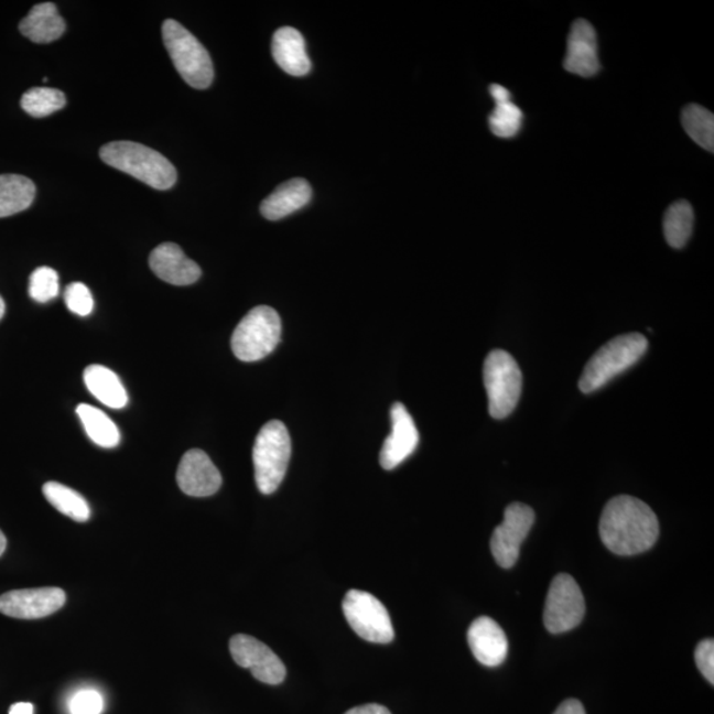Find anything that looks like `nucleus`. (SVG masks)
<instances>
[{"label":"nucleus","mask_w":714,"mask_h":714,"mask_svg":"<svg viewBox=\"0 0 714 714\" xmlns=\"http://www.w3.org/2000/svg\"><path fill=\"white\" fill-rule=\"evenodd\" d=\"M6 548H7V539L4 533L0 531V555H2L6 552Z\"/></svg>","instance_id":"obj_37"},{"label":"nucleus","mask_w":714,"mask_h":714,"mask_svg":"<svg viewBox=\"0 0 714 714\" xmlns=\"http://www.w3.org/2000/svg\"><path fill=\"white\" fill-rule=\"evenodd\" d=\"M45 499L53 507L72 520L85 522L90 519V507L82 494L57 482H48L43 486Z\"/></svg>","instance_id":"obj_24"},{"label":"nucleus","mask_w":714,"mask_h":714,"mask_svg":"<svg viewBox=\"0 0 714 714\" xmlns=\"http://www.w3.org/2000/svg\"><path fill=\"white\" fill-rule=\"evenodd\" d=\"M10 714H33V705L31 703H17L11 705Z\"/></svg>","instance_id":"obj_36"},{"label":"nucleus","mask_w":714,"mask_h":714,"mask_svg":"<svg viewBox=\"0 0 714 714\" xmlns=\"http://www.w3.org/2000/svg\"><path fill=\"white\" fill-rule=\"evenodd\" d=\"M493 115L488 118L489 129L499 138L518 136L522 125V111L511 99L495 102Z\"/></svg>","instance_id":"obj_28"},{"label":"nucleus","mask_w":714,"mask_h":714,"mask_svg":"<svg viewBox=\"0 0 714 714\" xmlns=\"http://www.w3.org/2000/svg\"><path fill=\"white\" fill-rule=\"evenodd\" d=\"M176 480L185 495L207 498L215 495L223 485L220 472L203 450L192 448L178 463Z\"/></svg>","instance_id":"obj_13"},{"label":"nucleus","mask_w":714,"mask_h":714,"mask_svg":"<svg viewBox=\"0 0 714 714\" xmlns=\"http://www.w3.org/2000/svg\"><path fill=\"white\" fill-rule=\"evenodd\" d=\"M489 93H491L495 102L508 101V99H511V93H509V90L506 89L505 86H501L499 84L489 86Z\"/></svg>","instance_id":"obj_35"},{"label":"nucleus","mask_w":714,"mask_h":714,"mask_svg":"<svg viewBox=\"0 0 714 714\" xmlns=\"http://www.w3.org/2000/svg\"><path fill=\"white\" fill-rule=\"evenodd\" d=\"M343 613L350 628L370 643L387 645L394 638L387 607L375 595L349 591L343 599Z\"/></svg>","instance_id":"obj_8"},{"label":"nucleus","mask_w":714,"mask_h":714,"mask_svg":"<svg viewBox=\"0 0 714 714\" xmlns=\"http://www.w3.org/2000/svg\"><path fill=\"white\" fill-rule=\"evenodd\" d=\"M64 300L66 307L79 316H88L95 307L90 290L82 282L71 283L65 289Z\"/></svg>","instance_id":"obj_30"},{"label":"nucleus","mask_w":714,"mask_h":714,"mask_svg":"<svg viewBox=\"0 0 714 714\" xmlns=\"http://www.w3.org/2000/svg\"><path fill=\"white\" fill-rule=\"evenodd\" d=\"M84 381L89 392L104 405L111 409H122L128 405V392H126L123 383L111 369L99 366V364H93V366L85 368Z\"/></svg>","instance_id":"obj_21"},{"label":"nucleus","mask_w":714,"mask_h":714,"mask_svg":"<svg viewBox=\"0 0 714 714\" xmlns=\"http://www.w3.org/2000/svg\"><path fill=\"white\" fill-rule=\"evenodd\" d=\"M99 158L112 169L125 172L155 190H170L177 172L167 158L137 142L116 141L99 150Z\"/></svg>","instance_id":"obj_2"},{"label":"nucleus","mask_w":714,"mask_h":714,"mask_svg":"<svg viewBox=\"0 0 714 714\" xmlns=\"http://www.w3.org/2000/svg\"><path fill=\"white\" fill-rule=\"evenodd\" d=\"M534 511L522 502H512L506 508L505 520L495 528L491 552L496 564L511 569L519 560L520 547L533 527Z\"/></svg>","instance_id":"obj_10"},{"label":"nucleus","mask_w":714,"mask_h":714,"mask_svg":"<svg viewBox=\"0 0 714 714\" xmlns=\"http://www.w3.org/2000/svg\"><path fill=\"white\" fill-rule=\"evenodd\" d=\"M22 109L35 118H44L62 110L66 105V97L62 90L53 88H32L22 97Z\"/></svg>","instance_id":"obj_27"},{"label":"nucleus","mask_w":714,"mask_h":714,"mask_svg":"<svg viewBox=\"0 0 714 714\" xmlns=\"http://www.w3.org/2000/svg\"><path fill=\"white\" fill-rule=\"evenodd\" d=\"M76 412L82 420L86 434L96 443V445L104 448H112L121 442V434L115 422L106 415L101 409L82 403L76 409Z\"/></svg>","instance_id":"obj_23"},{"label":"nucleus","mask_w":714,"mask_h":714,"mask_svg":"<svg viewBox=\"0 0 714 714\" xmlns=\"http://www.w3.org/2000/svg\"><path fill=\"white\" fill-rule=\"evenodd\" d=\"M467 640L474 658L483 666L498 667L507 658L506 632L491 618L475 619L468 628Z\"/></svg>","instance_id":"obj_17"},{"label":"nucleus","mask_w":714,"mask_h":714,"mask_svg":"<svg viewBox=\"0 0 714 714\" xmlns=\"http://www.w3.org/2000/svg\"><path fill=\"white\" fill-rule=\"evenodd\" d=\"M271 53H273L278 66L290 76H306L311 71L306 43H304L302 33L293 26H282L274 33Z\"/></svg>","instance_id":"obj_18"},{"label":"nucleus","mask_w":714,"mask_h":714,"mask_svg":"<svg viewBox=\"0 0 714 714\" xmlns=\"http://www.w3.org/2000/svg\"><path fill=\"white\" fill-rule=\"evenodd\" d=\"M694 659L701 673L705 679L714 684V641L713 639H705L696 647Z\"/></svg>","instance_id":"obj_32"},{"label":"nucleus","mask_w":714,"mask_h":714,"mask_svg":"<svg viewBox=\"0 0 714 714\" xmlns=\"http://www.w3.org/2000/svg\"><path fill=\"white\" fill-rule=\"evenodd\" d=\"M681 123L694 142L706 151H714V116L703 106L691 104L681 112Z\"/></svg>","instance_id":"obj_26"},{"label":"nucleus","mask_w":714,"mask_h":714,"mask_svg":"<svg viewBox=\"0 0 714 714\" xmlns=\"http://www.w3.org/2000/svg\"><path fill=\"white\" fill-rule=\"evenodd\" d=\"M229 650L236 663L250 670L261 683L277 685L286 678L282 660L267 645L249 635H235L229 641Z\"/></svg>","instance_id":"obj_11"},{"label":"nucleus","mask_w":714,"mask_h":714,"mask_svg":"<svg viewBox=\"0 0 714 714\" xmlns=\"http://www.w3.org/2000/svg\"><path fill=\"white\" fill-rule=\"evenodd\" d=\"M163 43L178 75L195 89H207L215 71L209 53L192 33L174 19L162 26Z\"/></svg>","instance_id":"obj_4"},{"label":"nucleus","mask_w":714,"mask_h":714,"mask_svg":"<svg viewBox=\"0 0 714 714\" xmlns=\"http://www.w3.org/2000/svg\"><path fill=\"white\" fill-rule=\"evenodd\" d=\"M313 190L304 178L296 177L283 183L261 203V214L268 220L277 221L307 205Z\"/></svg>","instance_id":"obj_19"},{"label":"nucleus","mask_w":714,"mask_h":714,"mask_svg":"<svg viewBox=\"0 0 714 714\" xmlns=\"http://www.w3.org/2000/svg\"><path fill=\"white\" fill-rule=\"evenodd\" d=\"M281 317L274 309L258 306L238 323L230 346L238 360L253 363L264 359L281 342Z\"/></svg>","instance_id":"obj_6"},{"label":"nucleus","mask_w":714,"mask_h":714,"mask_svg":"<svg viewBox=\"0 0 714 714\" xmlns=\"http://www.w3.org/2000/svg\"><path fill=\"white\" fill-rule=\"evenodd\" d=\"M4 314H6V302L2 295H0V321L3 320Z\"/></svg>","instance_id":"obj_38"},{"label":"nucleus","mask_w":714,"mask_h":714,"mask_svg":"<svg viewBox=\"0 0 714 714\" xmlns=\"http://www.w3.org/2000/svg\"><path fill=\"white\" fill-rule=\"evenodd\" d=\"M36 185L23 175H0V218L19 214L31 207Z\"/></svg>","instance_id":"obj_22"},{"label":"nucleus","mask_w":714,"mask_h":714,"mask_svg":"<svg viewBox=\"0 0 714 714\" xmlns=\"http://www.w3.org/2000/svg\"><path fill=\"white\" fill-rule=\"evenodd\" d=\"M564 68L573 75L593 77L601 71L597 33L587 20L578 19L567 39Z\"/></svg>","instance_id":"obj_15"},{"label":"nucleus","mask_w":714,"mask_h":714,"mask_svg":"<svg viewBox=\"0 0 714 714\" xmlns=\"http://www.w3.org/2000/svg\"><path fill=\"white\" fill-rule=\"evenodd\" d=\"M291 456L288 428L281 421H270L258 433L253 447L255 478L263 495L277 491L286 475Z\"/></svg>","instance_id":"obj_5"},{"label":"nucleus","mask_w":714,"mask_h":714,"mask_svg":"<svg viewBox=\"0 0 714 714\" xmlns=\"http://www.w3.org/2000/svg\"><path fill=\"white\" fill-rule=\"evenodd\" d=\"M150 268L162 281L175 286H188L202 277L201 267L174 242H164L151 251Z\"/></svg>","instance_id":"obj_16"},{"label":"nucleus","mask_w":714,"mask_h":714,"mask_svg":"<svg viewBox=\"0 0 714 714\" xmlns=\"http://www.w3.org/2000/svg\"><path fill=\"white\" fill-rule=\"evenodd\" d=\"M694 212L685 201L673 203L667 209L663 221L666 240L670 247L681 249L690 241L693 231Z\"/></svg>","instance_id":"obj_25"},{"label":"nucleus","mask_w":714,"mask_h":714,"mask_svg":"<svg viewBox=\"0 0 714 714\" xmlns=\"http://www.w3.org/2000/svg\"><path fill=\"white\" fill-rule=\"evenodd\" d=\"M69 712L71 714H101L102 694L95 690L78 691L69 701Z\"/></svg>","instance_id":"obj_31"},{"label":"nucleus","mask_w":714,"mask_h":714,"mask_svg":"<svg viewBox=\"0 0 714 714\" xmlns=\"http://www.w3.org/2000/svg\"><path fill=\"white\" fill-rule=\"evenodd\" d=\"M392 433L381 447L380 465L383 469H393L415 452L420 443V433L412 415L403 403L396 402L390 408Z\"/></svg>","instance_id":"obj_14"},{"label":"nucleus","mask_w":714,"mask_h":714,"mask_svg":"<svg viewBox=\"0 0 714 714\" xmlns=\"http://www.w3.org/2000/svg\"><path fill=\"white\" fill-rule=\"evenodd\" d=\"M483 380L489 414L495 420L506 419L520 400L522 374L519 364L506 350L495 349L486 357Z\"/></svg>","instance_id":"obj_7"},{"label":"nucleus","mask_w":714,"mask_h":714,"mask_svg":"<svg viewBox=\"0 0 714 714\" xmlns=\"http://www.w3.org/2000/svg\"><path fill=\"white\" fill-rule=\"evenodd\" d=\"M65 29L64 19L60 17L56 6L53 3L33 6L29 15L19 24L22 35L37 44L55 42L63 36Z\"/></svg>","instance_id":"obj_20"},{"label":"nucleus","mask_w":714,"mask_h":714,"mask_svg":"<svg viewBox=\"0 0 714 714\" xmlns=\"http://www.w3.org/2000/svg\"><path fill=\"white\" fill-rule=\"evenodd\" d=\"M599 534L608 551L615 554H640L658 541L659 521L645 501L619 495L602 512Z\"/></svg>","instance_id":"obj_1"},{"label":"nucleus","mask_w":714,"mask_h":714,"mask_svg":"<svg viewBox=\"0 0 714 714\" xmlns=\"http://www.w3.org/2000/svg\"><path fill=\"white\" fill-rule=\"evenodd\" d=\"M554 714H586V712L578 700L569 699L558 707Z\"/></svg>","instance_id":"obj_33"},{"label":"nucleus","mask_w":714,"mask_h":714,"mask_svg":"<svg viewBox=\"0 0 714 714\" xmlns=\"http://www.w3.org/2000/svg\"><path fill=\"white\" fill-rule=\"evenodd\" d=\"M65 601L63 588H22L0 595V613L17 619H40L58 612Z\"/></svg>","instance_id":"obj_12"},{"label":"nucleus","mask_w":714,"mask_h":714,"mask_svg":"<svg viewBox=\"0 0 714 714\" xmlns=\"http://www.w3.org/2000/svg\"><path fill=\"white\" fill-rule=\"evenodd\" d=\"M60 283L56 270L48 267L33 270L30 277L29 293L33 301L46 303L58 295Z\"/></svg>","instance_id":"obj_29"},{"label":"nucleus","mask_w":714,"mask_h":714,"mask_svg":"<svg viewBox=\"0 0 714 714\" xmlns=\"http://www.w3.org/2000/svg\"><path fill=\"white\" fill-rule=\"evenodd\" d=\"M585 599L581 588L569 574H559L549 587L545 601L544 625L552 634H564L577 627L585 615Z\"/></svg>","instance_id":"obj_9"},{"label":"nucleus","mask_w":714,"mask_h":714,"mask_svg":"<svg viewBox=\"0 0 714 714\" xmlns=\"http://www.w3.org/2000/svg\"><path fill=\"white\" fill-rule=\"evenodd\" d=\"M648 342L641 334L614 337L602 346L586 364L581 375V392L592 393L606 386L614 377L632 367L646 354Z\"/></svg>","instance_id":"obj_3"},{"label":"nucleus","mask_w":714,"mask_h":714,"mask_svg":"<svg viewBox=\"0 0 714 714\" xmlns=\"http://www.w3.org/2000/svg\"><path fill=\"white\" fill-rule=\"evenodd\" d=\"M344 714H392V713H390L386 706L379 704H367V705L355 706L353 707V710H349L347 713Z\"/></svg>","instance_id":"obj_34"}]
</instances>
